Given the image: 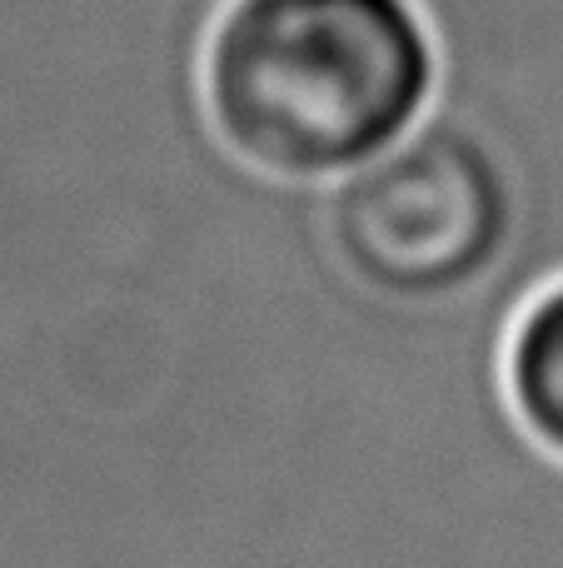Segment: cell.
I'll use <instances>...</instances> for the list:
<instances>
[{
	"label": "cell",
	"mask_w": 563,
	"mask_h": 568,
	"mask_svg": "<svg viewBox=\"0 0 563 568\" xmlns=\"http://www.w3.org/2000/svg\"><path fill=\"white\" fill-rule=\"evenodd\" d=\"M509 230L504 165L454 115H429L395 150L339 180L329 200L339 265L369 294L399 304L474 290L499 265Z\"/></svg>",
	"instance_id": "2"
},
{
	"label": "cell",
	"mask_w": 563,
	"mask_h": 568,
	"mask_svg": "<svg viewBox=\"0 0 563 568\" xmlns=\"http://www.w3.org/2000/svg\"><path fill=\"white\" fill-rule=\"evenodd\" d=\"M439 90L419 0H219L195 60L209 135L279 185H339L424 125Z\"/></svg>",
	"instance_id": "1"
},
{
	"label": "cell",
	"mask_w": 563,
	"mask_h": 568,
	"mask_svg": "<svg viewBox=\"0 0 563 568\" xmlns=\"http://www.w3.org/2000/svg\"><path fill=\"white\" fill-rule=\"evenodd\" d=\"M504 379L529 439L563 459V280L519 314L504 354Z\"/></svg>",
	"instance_id": "3"
}]
</instances>
